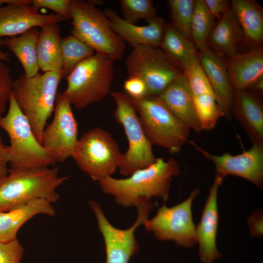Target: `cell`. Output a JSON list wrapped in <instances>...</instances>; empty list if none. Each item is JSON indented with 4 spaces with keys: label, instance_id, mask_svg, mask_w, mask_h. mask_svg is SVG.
I'll list each match as a JSON object with an SVG mask.
<instances>
[{
    "label": "cell",
    "instance_id": "f546056e",
    "mask_svg": "<svg viewBox=\"0 0 263 263\" xmlns=\"http://www.w3.org/2000/svg\"><path fill=\"white\" fill-rule=\"evenodd\" d=\"M193 102L202 130H212L218 119L225 116V113L214 94H205L193 95Z\"/></svg>",
    "mask_w": 263,
    "mask_h": 263
},
{
    "label": "cell",
    "instance_id": "836d02e7",
    "mask_svg": "<svg viewBox=\"0 0 263 263\" xmlns=\"http://www.w3.org/2000/svg\"><path fill=\"white\" fill-rule=\"evenodd\" d=\"M13 82L10 68L4 62L0 63V119L10 100Z\"/></svg>",
    "mask_w": 263,
    "mask_h": 263
},
{
    "label": "cell",
    "instance_id": "ba28073f",
    "mask_svg": "<svg viewBox=\"0 0 263 263\" xmlns=\"http://www.w3.org/2000/svg\"><path fill=\"white\" fill-rule=\"evenodd\" d=\"M72 157L93 180L99 182L118 169L123 153L109 132L95 127L78 139Z\"/></svg>",
    "mask_w": 263,
    "mask_h": 263
},
{
    "label": "cell",
    "instance_id": "5b68a950",
    "mask_svg": "<svg viewBox=\"0 0 263 263\" xmlns=\"http://www.w3.org/2000/svg\"><path fill=\"white\" fill-rule=\"evenodd\" d=\"M73 20L71 35L91 46L97 53L114 60L123 56L126 43L113 32L110 20L91 0H70Z\"/></svg>",
    "mask_w": 263,
    "mask_h": 263
},
{
    "label": "cell",
    "instance_id": "2e32d148",
    "mask_svg": "<svg viewBox=\"0 0 263 263\" xmlns=\"http://www.w3.org/2000/svg\"><path fill=\"white\" fill-rule=\"evenodd\" d=\"M223 180L215 176L200 222L196 226L197 243L199 245L198 253L203 263H213L215 260L221 256L216 244L219 220L217 198L219 187Z\"/></svg>",
    "mask_w": 263,
    "mask_h": 263
},
{
    "label": "cell",
    "instance_id": "ab89813d",
    "mask_svg": "<svg viewBox=\"0 0 263 263\" xmlns=\"http://www.w3.org/2000/svg\"><path fill=\"white\" fill-rule=\"evenodd\" d=\"M8 165H9V154L8 146L4 143L0 133V178L8 173Z\"/></svg>",
    "mask_w": 263,
    "mask_h": 263
},
{
    "label": "cell",
    "instance_id": "9a60e30c",
    "mask_svg": "<svg viewBox=\"0 0 263 263\" xmlns=\"http://www.w3.org/2000/svg\"><path fill=\"white\" fill-rule=\"evenodd\" d=\"M32 0L18 2L0 7V39L20 35L34 28L66 21L56 14H43L35 10Z\"/></svg>",
    "mask_w": 263,
    "mask_h": 263
},
{
    "label": "cell",
    "instance_id": "277c9868",
    "mask_svg": "<svg viewBox=\"0 0 263 263\" xmlns=\"http://www.w3.org/2000/svg\"><path fill=\"white\" fill-rule=\"evenodd\" d=\"M114 61L97 53L84 59L65 77L67 85L62 94L77 109L102 100L113 80Z\"/></svg>",
    "mask_w": 263,
    "mask_h": 263
},
{
    "label": "cell",
    "instance_id": "52a82bcc",
    "mask_svg": "<svg viewBox=\"0 0 263 263\" xmlns=\"http://www.w3.org/2000/svg\"><path fill=\"white\" fill-rule=\"evenodd\" d=\"M144 132L150 143L179 152L188 141L190 129L177 118L155 96L131 98Z\"/></svg>",
    "mask_w": 263,
    "mask_h": 263
},
{
    "label": "cell",
    "instance_id": "7c38bea8",
    "mask_svg": "<svg viewBox=\"0 0 263 263\" xmlns=\"http://www.w3.org/2000/svg\"><path fill=\"white\" fill-rule=\"evenodd\" d=\"M126 66L128 76L143 80L151 96L159 95L183 73L161 49L143 45L133 48Z\"/></svg>",
    "mask_w": 263,
    "mask_h": 263
},
{
    "label": "cell",
    "instance_id": "30bf717a",
    "mask_svg": "<svg viewBox=\"0 0 263 263\" xmlns=\"http://www.w3.org/2000/svg\"><path fill=\"white\" fill-rule=\"evenodd\" d=\"M89 204L104 240L106 263H129L130 259L139 250L134 233L149 219L150 212L153 208L152 202L143 199L138 203L135 207L137 211L136 220L132 226L125 229L117 228L110 223L99 203L90 201Z\"/></svg>",
    "mask_w": 263,
    "mask_h": 263
},
{
    "label": "cell",
    "instance_id": "5bb4252c",
    "mask_svg": "<svg viewBox=\"0 0 263 263\" xmlns=\"http://www.w3.org/2000/svg\"><path fill=\"white\" fill-rule=\"evenodd\" d=\"M196 149L216 168L215 176L224 179L228 175L243 178L261 188L263 185V143H253L242 153L232 155L225 152L214 155L192 143Z\"/></svg>",
    "mask_w": 263,
    "mask_h": 263
},
{
    "label": "cell",
    "instance_id": "d590c367",
    "mask_svg": "<svg viewBox=\"0 0 263 263\" xmlns=\"http://www.w3.org/2000/svg\"><path fill=\"white\" fill-rule=\"evenodd\" d=\"M31 5L37 11L41 8L52 10L66 21L71 19L70 0H32Z\"/></svg>",
    "mask_w": 263,
    "mask_h": 263
},
{
    "label": "cell",
    "instance_id": "4dcf8cb0",
    "mask_svg": "<svg viewBox=\"0 0 263 263\" xmlns=\"http://www.w3.org/2000/svg\"><path fill=\"white\" fill-rule=\"evenodd\" d=\"M182 69L193 95L205 94L215 95L196 51L191 54Z\"/></svg>",
    "mask_w": 263,
    "mask_h": 263
},
{
    "label": "cell",
    "instance_id": "ffe728a7",
    "mask_svg": "<svg viewBox=\"0 0 263 263\" xmlns=\"http://www.w3.org/2000/svg\"><path fill=\"white\" fill-rule=\"evenodd\" d=\"M233 113L253 143H263V109L253 93L234 91L231 106Z\"/></svg>",
    "mask_w": 263,
    "mask_h": 263
},
{
    "label": "cell",
    "instance_id": "d4e9b609",
    "mask_svg": "<svg viewBox=\"0 0 263 263\" xmlns=\"http://www.w3.org/2000/svg\"><path fill=\"white\" fill-rule=\"evenodd\" d=\"M61 39L58 23L41 28L37 42V55L39 69L43 72H61Z\"/></svg>",
    "mask_w": 263,
    "mask_h": 263
},
{
    "label": "cell",
    "instance_id": "44dd1931",
    "mask_svg": "<svg viewBox=\"0 0 263 263\" xmlns=\"http://www.w3.org/2000/svg\"><path fill=\"white\" fill-rule=\"evenodd\" d=\"M227 69L234 91L246 90L263 77V51L254 47L245 53L229 57Z\"/></svg>",
    "mask_w": 263,
    "mask_h": 263
},
{
    "label": "cell",
    "instance_id": "6da1fadb",
    "mask_svg": "<svg viewBox=\"0 0 263 263\" xmlns=\"http://www.w3.org/2000/svg\"><path fill=\"white\" fill-rule=\"evenodd\" d=\"M180 172L179 164L173 158L167 161L156 158L150 166L134 171L127 178L109 176L98 182L102 191L112 195L123 207H135L141 200L153 197L162 198L165 204L171 179Z\"/></svg>",
    "mask_w": 263,
    "mask_h": 263
},
{
    "label": "cell",
    "instance_id": "1f68e13d",
    "mask_svg": "<svg viewBox=\"0 0 263 263\" xmlns=\"http://www.w3.org/2000/svg\"><path fill=\"white\" fill-rule=\"evenodd\" d=\"M195 1L194 0L167 1L170 10L171 24L185 37L190 40V25Z\"/></svg>",
    "mask_w": 263,
    "mask_h": 263
},
{
    "label": "cell",
    "instance_id": "74e56055",
    "mask_svg": "<svg viewBox=\"0 0 263 263\" xmlns=\"http://www.w3.org/2000/svg\"><path fill=\"white\" fill-rule=\"evenodd\" d=\"M204 1L214 18L218 19L231 7L230 2L227 0H204Z\"/></svg>",
    "mask_w": 263,
    "mask_h": 263
},
{
    "label": "cell",
    "instance_id": "4fadbf2b",
    "mask_svg": "<svg viewBox=\"0 0 263 263\" xmlns=\"http://www.w3.org/2000/svg\"><path fill=\"white\" fill-rule=\"evenodd\" d=\"M52 122L45 127L41 144L56 163L72 157L78 141V124L69 101L58 93Z\"/></svg>",
    "mask_w": 263,
    "mask_h": 263
},
{
    "label": "cell",
    "instance_id": "603a6c76",
    "mask_svg": "<svg viewBox=\"0 0 263 263\" xmlns=\"http://www.w3.org/2000/svg\"><path fill=\"white\" fill-rule=\"evenodd\" d=\"M231 7L242 29L244 38L254 47L263 39V9L253 0H232Z\"/></svg>",
    "mask_w": 263,
    "mask_h": 263
},
{
    "label": "cell",
    "instance_id": "e575fe53",
    "mask_svg": "<svg viewBox=\"0 0 263 263\" xmlns=\"http://www.w3.org/2000/svg\"><path fill=\"white\" fill-rule=\"evenodd\" d=\"M24 248L18 239L0 242V263H21Z\"/></svg>",
    "mask_w": 263,
    "mask_h": 263
},
{
    "label": "cell",
    "instance_id": "4316f807",
    "mask_svg": "<svg viewBox=\"0 0 263 263\" xmlns=\"http://www.w3.org/2000/svg\"><path fill=\"white\" fill-rule=\"evenodd\" d=\"M169 59L180 69L196 51L192 42L171 24L166 25L160 46Z\"/></svg>",
    "mask_w": 263,
    "mask_h": 263
},
{
    "label": "cell",
    "instance_id": "f35d334b",
    "mask_svg": "<svg viewBox=\"0 0 263 263\" xmlns=\"http://www.w3.org/2000/svg\"><path fill=\"white\" fill-rule=\"evenodd\" d=\"M250 233L254 237H260L263 232V213L260 210L254 211L247 221Z\"/></svg>",
    "mask_w": 263,
    "mask_h": 263
},
{
    "label": "cell",
    "instance_id": "8fae6325",
    "mask_svg": "<svg viewBox=\"0 0 263 263\" xmlns=\"http://www.w3.org/2000/svg\"><path fill=\"white\" fill-rule=\"evenodd\" d=\"M199 193L196 188L188 198L175 206L168 207L164 204L153 217L144 222L143 225L146 230L160 241H172L185 247L193 246L197 239L192 206Z\"/></svg>",
    "mask_w": 263,
    "mask_h": 263
},
{
    "label": "cell",
    "instance_id": "9c48e42d",
    "mask_svg": "<svg viewBox=\"0 0 263 263\" xmlns=\"http://www.w3.org/2000/svg\"><path fill=\"white\" fill-rule=\"evenodd\" d=\"M111 94L116 104L113 116L116 121L122 125L129 143L128 149L123 153L118 169L121 174L129 176L134 171L150 166L156 158L131 98L121 92L113 91Z\"/></svg>",
    "mask_w": 263,
    "mask_h": 263
},
{
    "label": "cell",
    "instance_id": "d6986e66",
    "mask_svg": "<svg viewBox=\"0 0 263 263\" xmlns=\"http://www.w3.org/2000/svg\"><path fill=\"white\" fill-rule=\"evenodd\" d=\"M199 59L225 116L231 119V106L234 90L227 66L222 58L209 47L201 51Z\"/></svg>",
    "mask_w": 263,
    "mask_h": 263
},
{
    "label": "cell",
    "instance_id": "8d00e7d4",
    "mask_svg": "<svg viewBox=\"0 0 263 263\" xmlns=\"http://www.w3.org/2000/svg\"><path fill=\"white\" fill-rule=\"evenodd\" d=\"M126 94L131 98L139 99L148 95V90L144 81L136 76H129L124 83Z\"/></svg>",
    "mask_w": 263,
    "mask_h": 263
},
{
    "label": "cell",
    "instance_id": "60d3db41",
    "mask_svg": "<svg viewBox=\"0 0 263 263\" xmlns=\"http://www.w3.org/2000/svg\"><path fill=\"white\" fill-rule=\"evenodd\" d=\"M249 88L261 94L263 90V77L256 81L248 88Z\"/></svg>",
    "mask_w": 263,
    "mask_h": 263
},
{
    "label": "cell",
    "instance_id": "484cf974",
    "mask_svg": "<svg viewBox=\"0 0 263 263\" xmlns=\"http://www.w3.org/2000/svg\"><path fill=\"white\" fill-rule=\"evenodd\" d=\"M39 34L38 28H34L19 36L7 38L3 40L4 45L20 62L27 77H33L38 73L37 42Z\"/></svg>",
    "mask_w": 263,
    "mask_h": 263
},
{
    "label": "cell",
    "instance_id": "b9f144b4",
    "mask_svg": "<svg viewBox=\"0 0 263 263\" xmlns=\"http://www.w3.org/2000/svg\"><path fill=\"white\" fill-rule=\"evenodd\" d=\"M3 45V41L0 39V63L10 60L9 54L1 49Z\"/></svg>",
    "mask_w": 263,
    "mask_h": 263
},
{
    "label": "cell",
    "instance_id": "e0dca14e",
    "mask_svg": "<svg viewBox=\"0 0 263 263\" xmlns=\"http://www.w3.org/2000/svg\"><path fill=\"white\" fill-rule=\"evenodd\" d=\"M103 12L113 32L132 48L142 45L160 46L166 25L163 18L156 16L148 20L147 25L140 26L126 21L112 9L106 8Z\"/></svg>",
    "mask_w": 263,
    "mask_h": 263
},
{
    "label": "cell",
    "instance_id": "d6a6232c",
    "mask_svg": "<svg viewBox=\"0 0 263 263\" xmlns=\"http://www.w3.org/2000/svg\"><path fill=\"white\" fill-rule=\"evenodd\" d=\"M120 4L123 19L133 24L139 19L147 21L156 17V12L151 0H121Z\"/></svg>",
    "mask_w": 263,
    "mask_h": 263
},
{
    "label": "cell",
    "instance_id": "83f0119b",
    "mask_svg": "<svg viewBox=\"0 0 263 263\" xmlns=\"http://www.w3.org/2000/svg\"><path fill=\"white\" fill-rule=\"evenodd\" d=\"M214 18L204 0H196L190 25L191 40L200 51L207 48L208 37L215 26Z\"/></svg>",
    "mask_w": 263,
    "mask_h": 263
},
{
    "label": "cell",
    "instance_id": "cb8c5ba5",
    "mask_svg": "<svg viewBox=\"0 0 263 263\" xmlns=\"http://www.w3.org/2000/svg\"><path fill=\"white\" fill-rule=\"evenodd\" d=\"M244 38L243 32L231 7L215 25L207 40L208 46L231 56L236 54Z\"/></svg>",
    "mask_w": 263,
    "mask_h": 263
},
{
    "label": "cell",
    "instance_id": "7a4b0ae2",
    "mask_svg": "<svg viewBox=\"0 0 263 263\" xmlns=\"http://www.w3.org/2000/svg\"><path fill=\"white\" fill-rule=\"evenodd\" d=\"M60 176L57 167L12 169L0 178V212L7 211L38 199L56 203L58 187L68 179Z\"/></svg>",
    "mask_w": 263,
    "mask_h": 263
},
{
    "label": "cell",
    "instance_id": "8992f818",
    "mask_svg": "<svg viewBox=\"0 0 263 263\" xmlns=\"http://www.w3.org/2000/svg\"><path fill=\"white\" fill-rule=\"evenodd\" d=\"M0 128L9 138L8 149L11 168L33 169L55 165L12 94L8 111L0 119Z\"/></svg>",
    "mask_w": 263,
    "mask_h": 263
},
{
    "label": "cell",
    "instance_id": "3957f363",
    "mask_svg": "<svg viewBox=\"0 0 263 263\" xmlns=\"http://www.w3.org/2000/svg\"><path fill=\"white\" fill-rule=\"evenodd\" d=\"M63 78L61 72H47L30 77L23 74L13 80L11 94L40 143L47 120L54 113Z\"/></svg>",
    "mask_w": 263,
    "mask_h": 263
},
{
    "label": "cell",
    "instance_id": "ac0fdd59",
    "mask_svg": "<svg viewBox=\"0 0 263 263\" xmlns=\"http://www.w3.org/2000/svg\"><path fill=\"white\" fill-rule=\"evenodd\" d=\"M177 118L190 129L202 131L193 102V95L183 73L155 96Z\"/></svg>",
    "mask_w": 263,
    "mask_h": 263
},
{
    "label": "cell",
    "instance_id": "f1b7e54d",
    "mask_svg": "<svg viewBox=\"0 0 263 263\" xmlns=\"http://www.w3.org/2000/svg\"><path fill=\"white\" fill-rule=\"evenodd\" d=\"M60 51L63 77H67L77 64L95 52L91 46L72 35L62 38Z\"/></svg>",
    "mask_w": 263,
    "mask_h": 263
},
{
    "label": "cell",
    "instance_id": "7402d4cb",
    "mask_svg": "<svg viewBox=\"0 0 263 263\" xmlns=\"http://www.w3.org/2000/svg\"><path fill=\"white\" fill-rule=\"evenodd\" d=\"M55 214L52 204L44 199H38L22 207L0 212V242L17 239L20 227L34 216L39 214L53 216Z\"/></svg>",
    "mask_w": 263,
    "mask_h": 263
}]
</instances>
